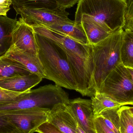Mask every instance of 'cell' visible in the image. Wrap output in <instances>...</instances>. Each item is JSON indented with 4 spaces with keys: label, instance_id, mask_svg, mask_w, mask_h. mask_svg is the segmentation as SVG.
Masks as SVG:
<instances>
[{
    "label": "cell",
    "instance_id": "cell-1",
    "mask_svg": "<svg viewBox=\"0 0 133 133\" xmlns=\"http://www.w3.org/2000/svg\"><path fill=\"white\" fill-rule=\"evenodd\" d=\"M32 27L35 33L53 41L63 50L72 70L77 84V91L83 96L93 97L95 91L92 46L81 43L45 26Z\"/></svg>",
    "mask_w": 133,
    "mask_h": 133
},
{
    "label": "cell",
    "instance_id": "cell-2",
    "mask_svg": "<svg viewBox=\"0 0 133 133\" xmlns=\"http://www.w3.org/2000/svg\"><path fill=\"white\" fill-rule=\"evenodd\" d=\"M37 57L46 79L56 85L77 91V86L71 66L61 48L48 38L35 33Z\"/></svg>",
    "mask_w": 133,
    "mask_h": 133
},
{
    "label": "cell",
    "instance_id": "cell-3",
    "mask_svg": "<svg viewBox=\"0 0 133 133\" xmlns=\"http://www.w3.org/2000/svg\"><path fill=\"white\" fill-rule=\"evenodd\" d=\"M127 6L126 0H80L74 21L80 23L81 16L87 15L106 30L116 32L123 27Z\"/></svg>",
    "mask_w": 133,
    "mask_h": 133
},
{
    "label": "cell",
    "instance_id": "cell-4",
    "mask_svg": "<svg viewBox=\"0 0 133 133\" xmlns=\"http://www.w3.org/2000/svg\"><path fill=\"white\" fill-rule=\"evenodd\" d=\"M123 33L122 28L92 46L94 63L93 81L95 92L99 90L108 75L122 64L121 48Z\"/></svg>",
    "mask_w": 133,
    "mask_h": 133
},
{
    "label": "cell",
    "instance_id": "cell-5",
    "mask_svg": "<svg viewBox=\"0 0 133 133\" xmlns=\"http://www.w3.org/2000/svg\"><path fill=\"white\" fill-rule=\"evenodd\" d=\"M69 95L58 85L48 84L23 92L12 101L5 102L4 111L42 108L51 109L55 105L69 103Z\"/></svg>",
    "mask_w": 133,
    "mask_h": 133
},
{
    "label": "cell",
    "instance_id": "cell-6",
    "mask_svg": "<svg viewBox=\"0 0 133 133\" xmlns=\"http://www.w3.org/2000/svg\"><path fill=\"white\" fill-rule=\"evenodd\" d=\"M97 91L105 94L123 106L133 105V83L126 67L122 64L108 75Z\"/></svg>",
    "mask_w": 133,
    "mask_h": 133
},
{
    "label": "cell",
    "instance_id": "cell-7",
    "mask_svg": "<svg viewBox=\"0 0 133 133\" xmlns=\"http://www.w3.org/2000/svg\"><path fill=\"white\" fill-rule=\"evenodd\" d=\"M14 9L17 14L31 26L47 27L54 24L72 22L68 18L69 12L59 8L50 9L21 7Z\"/></svg>",
    "mask_w": 133,
    "mask_h": 133
},
{
    "label": "cell",
    "instance_id": "cell-8",
    "mask_svg": "<svg viewBox=\"0 0 133 133\" xmlns=\"http://www.w3.org/2000/svg\"><path fill=\"white\" fill-rule=\"evenodd\" d=\"M51 109L37 108L26 110L0 112L22 133H34L47 122Z\"/></svg>",
    "mask_w": 133,
    "mask_h": 133
},
{
    "label": "cell",
    "instance_id": "cell-9",
    "mask_svg": "<svg viewBox=\"0 0 133 133\" xmlns=\"http://www.w3.org/2000/svg\"><path fill=\"white\" fill-rule=\"evenodd\" d=\"M12 45L20 50L37 56V46L33 28L20 18L12 33Z\"/></svg>",
    "mask_w": 133,
    "mask_h": 133
},
{
    "label": "cell",
    "instance_id": "cell-10",
    "mask_svg": "<svg viewBox=\"0 0 133 133\" xmlns=\"http://www.w3.org/2000/svg\"><path fill=\"white\" fill-rule=\"evenodd\" d=\"M67 105L76 117L79 125L85 133H96L91 100L78 98L70 100Z\"/></svg>",
    "mask_w": 133,
    "mask_h": 133
},
{
    "label": "cell",
    "instance_id": "cell-11",
    "mask_svg": "<svg viewBox=\"0 0 133 133\" xmlns=\"http://www.w3.org/2000/svg\"><path fill=\"white\" fill-rule=\"evenodd\" d=\"M47 122L64 133H78L77 120L66 104L55 105L49 112Z\"/></svg>",
    "mask_w": 133,
    "mask_h": 133
},
{
    "label": "cell",
    "instance_id": "cell-12",
    "mask_svg": "<svg viewBox=\"0 0 133 133\" xmlns=\"http://www.w3.org/2000/svg\"><path fill=\"white\" fill-rule=\"evenodd\" d=\"M43 78L31 73L0 79V87L16 92H25L39 83Z\"/></svg>",
    "mask_w": 133,
    "mask_h": 133
},
{
    "label": "cell",
    "instance_id": "cell-13",
    "mask_svg": "<svg viewBox=\"0 0 133 133\" xmlns=\"http://www.w3.org/2000/svg\"><path fill=\"white\" fill-rule=\"evenodd\" d=\"M3 58L16 61L32 73L37 74L46 79L43 69L37 56L26 53L12 46L7 54Z\"/></svg>",
    "mask_w": 133,
    "mask_h": 133
},
{
    "label": "cell",
    "instance_id": "cell-14",
    "mask_svg": "<svg viewBox=\"0 0 133 133\" xmlns=\"http://www.w3.org/2000/svg\"><path fill=\"white\" fill-rule=\"evenodd\" d=\"M80 23L85 31L89 44L91 46L100 43L115 32L106 30L91 16L87 15H83L81 16Z\"/></svg>",
    "mask_w": 133,
    "mask_h": 133
},
{
    "label": "cell",
    "instance_id": "cell-15",
    "mask_svg": "<svg viewBox=\"0 0 133 133\" xmlns=\"http://www.w3.org/2000/svg\"><path fill=\"white\" fill-rule=\"evenodd\" d=\"M46 27L64 34L81 43L89 44L87 35L81 23L76 22L75 21L54 24Z\"/></svg>",
    "mask_w": 133,
    "mask_h": 133
},
{
    "label": "cell",
    "instance_id": "cell-16",
    "mask_svg": "<svg viewBox=\"0 0 133 133\" xmlns=\"http://www.w3.org/2000/svg\"><path fill=\"white\" fill-rule=\"evenodd\" d=\"M17 20L0 16V59L4 57L12 45V33Z\"/></svg>",
    "mask_w": 133,
    "mask_h": 133
},
{
    "label": "cell",
    "instance_id": "cell-17",
    "mask_svg": "<svg viewBox=\"0 0 133 133\" xmlns=\"http://www.w3.org/2000/svg\"><path fill=\"white\" fill-rule=\"evenodd\" d=\"M32 73L16 61L7 58L0 59V79Z\"/></svg>",
    "mask_w": 133,
    "mask_h": 133
},
{
    "label": "cell",
    "instance_id": "cell-18",
    "mask_svg": "<svg viewBox=\"0 0 133 133\" xmlns=\"http://www.w3.org/2000/svg\"><path fill=\"white\" fill-rule=\"evenodd\" d=\"M91 98L95 117L105 109L123 106L107 95L98 91H96L94 95Z\"/></svg>",
    "mask_w": 133,
    "mask_h": 133
},
{
    "label": "cell",
    "instance_id": "cell-19",
    "mask_svg": "<svg viewBox=\"0 0 133 133\" xmlns=\"http://www.w3.org/2000/svg\"><path fill=\"white\" fill-rule=\"evenodd\" d=\"M121 59L124 66L133 69V33L129 31L123 30Z\"/></svg>",
    "mask_w": 133,
    "mask_h": 133
},
{
    "label": "cell",
    "instance_id": "cell-20",
    "mask_svg": "<svg viewBox=\"0 0 133 133\" xmlns=\"http://www.w3.org/2000/svg\"><path fill=\"white\" fill-rule=\"evenodd\" d=\"M120 108L117 107L105 109L98 116L102 117L107 125L116 133H120Z\"/></svg>",
    "mask_w": 133,
    "mask_h": 133
},
{
    "label": "cell",
    "instance_id": "cell-21",
    "mask_svg": "<svg viewBox=\"0 0 133 133\" xmlns=\"http://www.w3.org/2000/svg\"><path fill=\"white\" fill-rule=\"evenodd\" d=\"M13 8L26 7L31 8L55 9L58 6L55 0H11Z\"/></svg>",
    "mask_w": 133,
    "mask_h": 133
},
{
    "label": "cell",
    "instance_id": "cell-22",
    "mask_svg": "<svg viewBox=\"0 0 133 133\" xmlns=\"http://www.w3.org/2000/svg\"><path fill=\"white\" fill-rule=\"evenodd\" d=\"M120 133H133V116L129 106L123 105L119 110Z\"/></svg>",
    "mask_w": 133,
    "mask_h": 133
},
{
    "label": "cell",
    "instance_id": "cell-23",
    "mask_svg": "<svg viewBox=\"0 0 133 133\" xmlns=\"http://www.w3.org/2000/svg\"><path fill=\"white\" fill-rule=\"evenodd\" d=\"M122 29L133 33V2L130 3L126 9Z\"/></svg>",
    "mask_w": 133,
    "mask_h": 133
},
{
    "label": "cell",
    "instance_id": "cell-24",
    "mask_svg": "<svg viewBox=\"0 0 133 133\" xmlns=\"http://www.w3.org/2000/svg\"><path fill=\"white\" fill-rule=\"evenodd\" d=\"M0 133H22L9 120L7 117L0 114Z\"/></svg>",
    "mask_w": 133,
    "mask_h": 133
},
{
    "label": "cell",
    "instance_id": "cell-25",
    "mask_svg": "<svg viewBox=\"0 0 133 133\" xmlns=\"http://www.w3.org/2000/svg\"><path fill=\"white\" fill-rule=\"evenodd\" d=\"M94 123L96 133H116L107 125L101 116L95 117Z\"/></svg>",
    "mask_w": 133,
    "mask_h": 133
},
{
    "label": "cell",
    "instance_id": "cell-26",
    "mask_svg": "<svg viewBox=\"0 0 133 133\" xmlns=\"http://www.w3.org/2000/svg\"><path fill=\"white\" fill-rule=\"evenodd\" d=\"M23 92H16L5 90L0 87V102L10 101L15 99Z\"/></svg>",
    "mask_w": 133,
    "mask_h": 133
},
{
    "label": "cell",
    "instance_id": "cell-27",
    "mask_svg": "<svg viewBox=\"0 0 133 133\" xmlns=\"http://www.w3.org/2000/svg\"><path fill=\"white\" fill-rule=\"evenodd\" d=\"M36 132L39 133H64L55 126L48 122L41 125Z\"/></svg>",
    "mask_w": 133,
    "mask_h": 133
},
{
    "label": "cell",
    "instance_id": "cell-28",
    "mask_svg": "<svg viewBox=\"0 0 133 133\" xmlns=\"http://www.w3.org/2000/svg\"><path fill=\"white\" fill-rule=\"evenodd\" d=\"M58 8L62 10L70 8L74 6L80 0H55Z\"/></svg>",
    "mask_w": 133,
    "mask_h": 133
},
{
    "label": "cell",
    "instance_id": "cell-29",
    "mask_svg": "<svg viewBox=\"0 0 133 133\" xmlns=\"http://www.w3.org/2000/svg\"><path fill=\"white\" fill-rule=\"evenodd\" d=\"M11 5V0H0V16H7Z\"/></svg>",
    "mask_w": 133,
    "mask_h": 133
},
{
    "label": "cell",
    "instance_id": "cell-30",
    "mask_svg": "<svg viewBox=\"0 0 133 133\" xmlns=\"http://www.w3.org/2000/svg\"><path fill=\"white\" fill-rule=\"evenodd\" d=\"M126 68L128 72H129V74L130 79L133 83V68H129V67H126Z\"/></svg>",
    "mask_w": 133,
    "mask_h": 133
},
{
    "label": "cell",
    "instance_id": "cell-31",
    "mask_svg": "<svg viewBox=\"0 0 133 133\" xmlns=\"http://www.w3.org/2000/svg\"><path fill=\"white\" fill-rule=\"evenodd\" d=\"M130 111L133 116V107H129Z\"/></svg>",
    "mask_w": 133,
    "mask_h": 133
},
{
    "label": "cell",
    "instance_id": "cell-32",
    "mask_svg": "<svg viewBox=\"0 0 133 133\" xmlns=\"http://www.w3.org/2000/svg\"><path fill=\"white\" fill-rule=\"evenodd\" d=\"M127 2V5H129L131 2H133V0H126Z\"/></svg>",
    "mask_w": 133,
    "mask_h": 133
}]
</instances>
